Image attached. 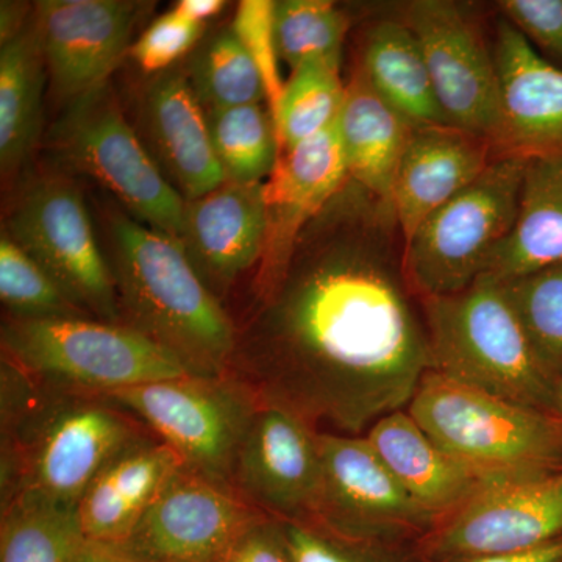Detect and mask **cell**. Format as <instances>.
I'll return each instance as SVG.
<instances>
[{
    "mask_svg": "<svg viewBox=\"0 0 562 562\" xmlns=\"http://www.w3.org/2000/svg\"><path fill=\"white\" fill-rule=\"evenodd\" d=\"M403 254L391 203L347 180L258 290L232 375L321 431L364 435L408 408L430 344Z\"/></svg>",
    "mask_w": 562,
    "mask_h": 562,
    "instance_id": "obj_1",
    "label": "cell"
},
{
    "mask_svg": "<svg viewBox=\"0 0 562 562\" xmlns=\"http://www.w3.org/2000/svg\"><path fill=\"white\" fill-rule=\"evenodd\" d=\"M2 503L36 494L79 506L88 484L147 430L103 395L60 390L2 360Z\"/></svg>",
    "mask_w": 562,
    "mask_h": 562,
    "instance_id": "obj_2",
    "label": "cell"
},
{
    "mask_svg": "<svg viewBox=\"0 0 562 562\" xmlns=\"http://www.w3.org/2000/svg\"><path fill=\"white\" fill-rule=\"evenodd\" d=\"M106 224L122 324L171 351L192 375L231 373L238 330L179 239L125 210L111 211Z\"/></svg>",
    "mask_w": 562,
    "mask_h": 562,
    "instance_id": "obj_3",
    "label": "cell"
},
{
    "mask_svg": "<svg viewBox=\"0 0 562 562\" xmlns=\"http://www.w3.org/2000/svg\"><path fill=\"white\" fill-rule=\"evenodd\" d=\"M430 371L506 401L550 413L554 383L542 371L498 281L420 299Z\"/></svg>",
    "mask_w": 562,
    "mask_h": 562,
    "instance_id": "obj_4",
    "label": "cell"
},
{
    "mask_svg": "<svg viewBox=\"0 0 562 562\" xmlns=\"http://www.w3.org/2000/svg\"><path fill=\"white\" fill-rule=\"evenodd\" d=\"M422 430L486 479L562 471V422L435 371L408 405Z\"/></svg>",
    "mask_w": 562,
    "mask_h": 562,
    "instance_id": "obj_5",
    "label": "cell"
},
{
    "mask_svg": "<svg viewBox=\"0 0 562 562\" xmlns=\"http://www.w3.org/2000/svg\"><path fill=\"white\" fill-rule=\"evenodd\" d=\"M2 360L41 383L95 395L191 373L147 336L92 317H10L2 325Z\"/></svg>",
    "mask_w": 562,
    "mask_h": 562,
    "instance_id": "obj_6",
    "label": "cell"
},
{
    "mask_svg": "<svg viewBox=\"0 0 562 562\" xmlns=\"http://www.w3.org/2000/svg\"><path fill=\"white\" fill-rule=\"evenodd\" d=\"M525 162L517 155L495 158L405 244L406 280L419 301L468 290L483 276L516 225Z\"/></svg>",
    "mask_w": 562,
    "mask_h": 562,
    "instance_id": "obj_7",
    "label": "cell"
},
{
    "mask_svg": "<svg viewBox=\"0 0 562 562\" xmlns=\"http://www.w3.org/2000/svg\"><path fill=\"white\" fill-rule=\"evenodd\" d=\"M50 147L58 162L98 181L136 221L180 241L184 199L125 120L109 85L69 102L52 127Z\"/></svg>",
    "mask_w": 562,
    "mask_h": 562,
    "instance_id": "obj_8",
    "label": "cell"
},
{
    "mask_svg": "<svg viewBox=\"0 0 562 562\" xmlns=\"http://www.w3.org/2000/svg\"><path fill=\"white\" fill-rule=\"evenodd\" d=\"M103 397L168 443L188 471L232 490L236 457L260 406L249 384L232 373H188Z\"/></svg>",
    "mask_w": 562,
    "mask_h": 562,
    "instance_id": "obj_9",
    "label": "cell"
},
{
    "mask_svg": "<svg viewBox=\"0 0 562 562\" xmlns=\"http://www.w3.org/2000/svg\"><path fill=\"white\" fill-rule=\"evenodd\" d=\"M74 305L92 319L122 324L109 260L79 190L63 177L33 181L11 210L7 231Z\"/></svg>",
    "mask_w": 562,
    "mask_h": 562,
    "instance_id": "obj_10",
    "label": "cell"
},
{
    "mask_svg": "<svg viewBox=\"0 0 562 562\" xmlns=\"http://www.w3.org/2000/svg\"><path fill=\"white\" fill-rule=\"evenodd\" d=\"M562 538V471L487 480L413 546L424 562L524 552Z\"/></svg>",
    "mask_w": 562,
    "mask_h": 562,
    "instance_id": "obj_11",
    "label": "cell"
},
{
    "mask_svg": "<svg viewBox=\"0 0 562 562\" xmlns=\"http://www.w3.org/2000/svg\"><path fill=\"white\" fill-rule=\"evenodd\" d=\"M321 486L312 522L347 538L414 546L436 519L414 501L364 435L321 431Z\"/></svg>",
    "mask_w": 562,
    "mask_h": 562,
    "instance_id": "obj_12",
    "label": "cell"
},
{
    "mask_svg": "<svg viewBox=\"0 0 562 562\" xmlns=\"http://www.w3.org/2000/svg\"><path fill=\"white\" fill-rule=\"evenodd\" d=\"M403 22L419 43L447 122L490 140L498 155L502 110L497 68L494 52L475 22L449 0H414L406 5Z\"/></svg>",
    "mask_w": 562,
    "mask_h": 562,
    "instance_id": "obj_13",
    "label": "cell"
},
{
    "mask_svg": "<svg viewBox=\"0 0 562 562\" xmlns=\"http://www.w3.org/2000/svg\"><path fill=\"white\" fill-rule=\"evenodd\" d=\"M321 430L299 414L260 402L241 443L232 490L283 522H312L321 486Z\"/></svg>",
    "mask_w": 562,
    "mask_h": 562,
    "instance_id": "obj_14",
    "label": "cell"
},
{
    "mask_svg": "<svg viewBox=\"0 0 562 562\" xmlns=\"http://www.w3.org/2000/svg\"><path fill=\"white\" fill-rule=\"evenodd\" d=\"M262 516L231 487L181 468L120 549L147 562H221Z\"/></svg>",
    "mask_w": 562,
    "mask_h": 562,
    "instance_id": "obj_15",
    "label": "cell"
},
{
    "mask_svg": "<svg viewBox=\"0 0 562 562\" xmlns=\"http://www.w3.org/2000/svg\"><path fill=\"white\" fill-rule=\"evenodd\" d=\"M139 5L124 0H43L35 25L52 83L76 101L99 90L131 41Z\"/></svg>",
    "mask_w": 562,
    "mask_h": 562,
    "instance_id": "obj_16",
    "label": "cell"
},
{
    "mask_svg": "<svg viewBox=\"0 0 562 562\" xmlns=\"http://www.w3.org/2000/svg\"><path fill=\"white\" fill-rule=\"evenodd\" d=\"M262 184L227 180L184 201L181 246L217 299L220 290L265 258L269 213Z\"/></svg>",
    "mask_w": 562,
    "mask_h": 562,
    "instance_id": "obj_17",
    "label": "cell"
},
{
    "mask_svg": "<svg viewBox=\"0 0 562 562\" xmlns=\"http://www.w3.org/2000/svg\"><path fill=\"white\" fill-rule=\"evenodd\" d=\"M492 52L501 92L498 155L562 157V69L505 18L497 22Z\"/></svg>",
    "mask_w": 562,
    "mask_h": 562,
    "instance_id": "obj_18",
    "label": "cell"
},
{
    "mask_svg": "<svg viewBox=\"0 0 562 562\" xmlns=\"http://www.w3.org/2000/svg\"><path fill=\"white\" fill-rule=\"evenodd\" d=\"M347 180L349 172L338 125L281 150L276 169L262 184L269 236L258 290L283 271L299 236L342 190Z\"/></svg>",
    "mask_w": 562,
    "mask_h": 562,
    "instance_id": "obj_19",
    "label": "cell"
},
{
    "mask_svg": "<svg viewBox=\"0 0 562 562\" xmlns=\"http://www.w3.org/2000/svg\"><path fill=\"white\" fill-rule=\"evenodd\" d=\"M497 157L490 140L453 125L414 127L391 194L403 241L408 243L428 216L479 179Z\"/></svg>",
    "mask_w": 562,
    "mask_h": 562,
    "instance_id": "obj_20",
    "label": "cell"
},
{
    "mask_svg": "<svg viewBox=\"0 0 562 562\" xmlns=\"http://www.w3.org/2000/svg\"><path fill=\"white\" fill-rule=\"evenodd\" d=\"M143 125L151 158L184 201L202 198L227 181L211 140L206 111L184 74L166 70L147 88Z\"/></svg>",
    "mask_w": 562,
    "mask_h": 562,
    "instance_id": "obj_21",
    "label": "cell"
},
{
    "mask_svg": "<svg viewBox=\"0 0 562 562\" xmlns=\"http://www.w3.org/2000/svg\"><path fill=\"white\" fill-rule=\"evenodd\" d=\"M181 468L179 454L155 435L144 432L125 443L95 473L77 506L87 541L125 542Z\"/></svg>",
    "mask_w": 562,
    "mask_h": 562,
    "instance_id": "obj_22",
    "label": "cell"
},
{
    "mask_svg": "<svg viewBox=\"0 0 562 562\" xmlns=\"http://www.w3.org/2000/svg\"><path fill=\"white\" fill-rule=\"evenodd\" d=\"M364 436L392 475L436 520L491 480L441 449L408 409L386 414Z\"/></svg>",
    "mask_w": 562,
    "mask_h": 562,
    "instance_id": "obj_23",
    "label": "cell"
},
{
    "mask_svg": "<svg viewBox=\"0 0 562 562\" xmlns=\"http://www.w3.org/2000/svg\"><path fill=\"white\" fill-rule=\"evenodd\" d=\"M336 125L349 179L391 203L395 172L414 125L376 94L361 68L346 85Z\"/></svg>",
    "mask_w": 562,
    "mask_h": 562,
    "instance_id": "obj_24",
    "label": "cell"
},
{
    "mask_svg": "<svg viewBox=\"0 0 562 562\" xmlns=\"http://www.w3.org/2000/svg\"><path fill=\"white\" fill-rule=\"evenodd\" d=\"M560 262L562 157L527 158L516 225L492 254L482 277L508 281Z\"/></svg>",
    "mask_w": 562,
    "mask_h": 562,
    "instance_id": "obj_25",
    "label": "cell"
},
{
    "mask_svg": "<svg viewBox=\"0 0 562 562\" xmlns=\"http://www.w3.org/2000/svg\"><path fill=\"white\" fill-rule=\"evenodd\" d=\"M361 70L376 94L414 127L450 125L436 99L419 43L403 20L373 25L366 36Z\"/></svg>",
    "mask_w": 562,
    "mask_h": 562,
    "instance_id": "obj_26",
    "label": "cell"
},
{
    "mask_svg": "<svg viewBox=\"0 0 562 562\" xmlns=\"http://www.w3.org/2000/svg\"><path fill=\"white\" fill-rule=\"evenodd\" d=\"M44 68L33 21L0 50V166L5 176L24 165L38 139Z\"/></svg>",
    "mask_w": 562,
    "mask_h": 562,
    "instance_id": "obj_27",
    "label": "cell"
},
{
    "mask_svg": "<svg viewBox=\"0 0 562 562\" xmlns=\"http://www.w3.org/2000/svg\"><path fill=\"white\" fill-rule=\"evenodd\" d=\"M85 542L76 505L27 492L2 503L0 562H74Z\"/></svg>",
    "mask_w": 562,
    "mask_h": 562,
    "instance_id": "obj_28",
    "label": "cell"
},
{
    "mask_svg": "<svg viewBox=\"0 0 562 562\" xmlns=\"http://www.w3.org/2000/svg\"><path fill=\"white\" fill-rule=\"evenodd\" d=\"M211 140L227 180L265 183L281 149L269 109L261 103L206 113Z\"/></svg>",
    "mask_w": 562,
    "mask_h": 562,
    "instance_id": "obj_29",
    "label": "cell"
},
{
    "mask_svg": "<svg viewBox=\"0 0 562 562\" xmlns=\"http://www.w3.org/2000/svg\"><path fill=\"white\" fill-rule=\"evenodd\" d=\"M344 99L346 85L339 76V63L313 61L291 70L272 117L280 149L335 127Z\"/></svg>",
    "mask_w": 562,
    "mask_h": 562,
    "instance_id": "obj_30",
    "label": "cell"
},
{
    "mask_svg": "<svg viewBox=\"0 0 562 562\" xmlns=\"http://www.w3.org/2000/svg\"><path fill=\"white\" fill-rule=\"evenodd\" d=\"M498 283L522 324L536 360L557 382L562 375V262Z\"/></svg>",
    "mask_w": 562,
    "mask_h": 562,
    "instance_id": "obj_31",
    "label": "cell"
},
{
    "mask_svg": "<svg viewBox=\"0 0 562 562\" xmlns=\"http://www.w3.org/2000/svg\"><path fill=\"white\" fill-rule=\"evenodd\" d=\"M347 18L328 0L276 2L280 60L291 70L313 61L341 63Z\"/></svg>",
    "mask_w": 562,
    "mask_h": 562,
    "instance_id": "obj_32",
    "label": "cell"
},
{
    "mask_svg": "<svg viewBox=\"0 0 562 562\" xmlns=\"http://www.w3.org/2000/svg\"><path fill=\"white\" fill-rule=\"evenodd\" d=\"M191 85L205 111L266 101L260 70L232 31L221 33L199 55Z\"/></svg>",
    "mask_w": 562,
    "mask_h": 562,
    "instance_id": "obj_33",
    "label": "cell"
},
{
    "mask_svg": "<svg viewBox=\"0 0 562 562\" xmlns=\"http://www.w3.org/2000/svg\"><path fill=\"white\" fill-rule=\"evenodd\" d=\"M0 299L16 319L90 317L5 232L0 238Z\"/></svg>",
    "mask_w": 562,
    "mask_h": 562,
    "instance_id": "obj_34",
    "label": "cell"
},
{
    "mask_svg": "<svg viewBox=\"0 0 562 562\" xmlns=\"http://www.w3.org/2000/svg\"><path fill=\"white\" fill-rule=\"evenodd\" d=\"M283 528L294 562H424L413 546L347 538L314 524L283 522Z\"/></svg>",
    "mask_w": 562,
    "mask_h": 562,
    "instance_id": "obj_35",
    "label": "cell"
},
{
    "mask_svg": "<svg viewBox=\"0 0 562 562\" xmlns=\"http://www.w3.org/2000/svg\"><path fill=\"white\" fill-rule=\"evenodd\" d=\"M232 32L257 65L265 83L266 102L272 117L283 94L280 55L276 38V2L244 0L233 20Z\"/></svg>",
    "mask_w": 562,
    "mask_h": 562,
    "instance_id": "obj_36",
    "label": "cell"
},
{
    "mask_svg": "<svg viewBox=\"0 0 562 562\" xmlns=\"http://www.w3.org/2000/svg\"><path fill=\"white\" fill-rule=\"evenodd\" d=\"M203 24L172 10L151 22L131 47L133 60L146 72H166L201 40Z\"/></svg>",
    "mask_w": 562,
    "mask_h": 562,
    "instance_id": "obj_37",
    "label": "cell"
},
{
    "mask_svg": "<svg viewBox=\"0 0 562 562\" xmlns=\"http://www.w3.org/2000/svg\"><path fill=\"white\" fill-rule=\"evenodd\" d=\"M498 9L538 54L562 69V0H502Z\"/></svg>",
    "mask_w": 562,
    "mask_h": 562,
    "instance_id": "obj_38",
    "label": "cell"
},
{
    "mask_svg": "<svg viewBox=\"0 0 562 562\" xmlns=\"http://www.w3.org/2000/svg\"><path fill=\"white\" fill-rule=\"evenodd\" d=\"M221 562H294L283 522L262 514L244 528Z\"/></svg>",
    "mask_w": 562,
    "mask_h": 562,
    "instance_id": "obj_39",
    "label": "cell"
},
{
    "mask_svg": "<svg viewBox=\"0 0 562 562\" xmlns=\"http://www.w3.org/2000/svg\"><path fill=\"white\" fill-rule=\"evenodd\" d=\"M452 562H562V538L524 552L491 554Z\"/></svg>",
    "mask_w": 562,
    "mask_h": 562,
    "instance_id": "obj_40",
    "label": "cell"
},
{
    "mask_svg": "<svg viewBox=\"0 0 562 562\" xmlns=\"http://www.w3.org/2000/svg\"><path fill=\"white\" fill-rule=\"evenodd\" d=\"M74 562H147L106 543L85 542Z\"/></svg>",
    "mask_w": 562,
    "mask_h": 562,
    "instance_id": "obj_41",
    "label": "cell"
},
{
    "mask_svg": "<svg viewBox=\"0 0 562 562\" xmlns=\"http://www.w3.org/2000/svg\"><path fill=\"white\" fill-rule=\"evenodd\" d=\"M224 7L225 2H222V0H181L173 7V10L179 11L188 20L203 24L211 18L217 16L224 10Z\"/></svg>",
    "mask_w": 562,
    "mask_h": 562,
    "instance_id": "obj_42",
    "label": "cell"
},
{
    "mask_svg": "<svg viewBox=\"0 0 562 562\" xmlns=\"http://www.w3.org/2000/svg\"><path fill=\"white\" fill-rule=\"evenodd\" d=\"M2 21H0V35H2V44L9 43V41L16 38L22 31V14L20 5L18 3L2 2Z\"/></svg>",
    "mask_w": 562,
    "mask_h": 562,
    "instance_id": "obj_43",
    "label": "cell"
},
{
    "mask_svg": "<svg viewBox=\"0 0 562 562\" xmlns=\"http://www.w3.org/2000/svg\"><path fill=\"white\" fill-rule=\"evenodd\" d=\"M550 414L562 422V375L554 382L553 405Z\"/></svg>",
    "mask_w": 562,
    "mask_h": 562,
    "instance_id": "obj_44",
    "label": "cell"
}]
</instances>
